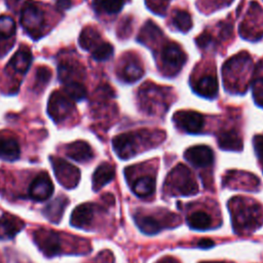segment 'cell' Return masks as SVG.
Segmentation results:
<instances>
[{
	"label": "cell",
	"instance_id": "cell-19",
	"mask_svg": "<svg viewBox=\"0 0 263 263\" xmlns=\"http://www.w3.org/2000/svg\"><path fill=\"white\" fill-rule=\"evenodd\" d=\"M83 74V69L76 63L71 61L61 62L58 69V75L62 82L65 84L72 81H77L75 79H81Z\"/></svg>",
	"mask_w": 263,
	"mask_h": 263
},
{
	"label": "cell",
	"instance_id": "cell-13",
	"mask_svg": "<svg viewBox=\"0 0 263 263\" xmlns=\"http://www.w3.org/2000/svg\"><path fill=\"white\" fill-rule=\"evenodd\" d=\"M184 157L194 166L205 167L213 163L214 152L205 145H197L188 148L184 153Z\"/></svg>",
	"mask_w": 263,
	"mask_h": 263
},
{
	"label": "cell",
	"instance_id": "cell-11",
	"mask_svg": "<svg viewBox=\"0 0 263 263\" xmlns=\"http://www.w3.org/2000/svg\"><path fill=\"white\" fill-rule=\"evenodd\" d=\"M173 119L179 128L188 134L200 133L204 124L203 116L200 113L191 110L178 111L174 114Z\"/></svg>",
	"mask_w": 263,
	"mask_h": 263
},
{
	"label": "cell",
	"instance_id": "cell-24",
	"mask_svg": "<svg viewBox=\"0 0 263 263\" xmlns=\"http://www.w3.org/2000/svg\"><path fill=\"white\" fill-rule=\"evenodd\" d=\"M66 203H67V199L64 196L55 198L43 209V215L49 221L53 223H59L65 211Z\"/></svg>",
	"mask_w": 263,
	"mask_h": 263
},
{
	"label": "cell",
	"instance_id": "cell-36",
	"mask_svg": "<svg viewBox=\"0 0 263 263\" xmlns=\"http://www.w3.org/2000/svg\"><path fill=\"white\" fill-rule=\"evenodd\" d=\"M196 43L200 48H203V49H209L212 46H215L214 45L215 44L214 37L208 32H204L201 35H199L196 38Z\"/></svg>",
	"mask_w": 263,
	"mask_h": 263
},
{
	"label": "cell",
	"instance_id": "cell-1",
	"mask_svg": "<svg viewBox=\"0 0 263 263\" xmlns=\"http://www.w3.org/2000/svg\"><path fill=\"white\" fill-rule=\"evenodd\" d=\"M229 210L233 228L237 232L255 230L262 225V211L256 203L247 202L242 198L235 197L229 201Z\"/></svg>",
	"mask_w": 263,
	"mask_h": 263
},
{
	"label": "cell",
	"instance_id": "cell-40",
	"mask_svg": "<svg viewBox=\"0 0 263 263\" xmlns=\"http://www.w3.org/2000/svg\"><path fill=\"white\" fill-rule=\"evenodd\" d=\"M213 246H214V241L206 238H203L197 242V247L199 248H211Z\"/></svg>",
	"mask_w": 263,
	"mask_h": 263
},
{
	"label": "cell",
	"instance_id": "cell-2",
	"mask_svg": "<svg viewBox=\"0 0 263 263\" xmlns=\"http://www.w3.org/2000/svg\"><path fill=\"white\" fill-rule=\"evenodd\" d=\"M165 185L174 194L193 195L198 192V185L191 172L183 164L175 166L167 175Z\"/></svg>",
	"mask_w": 263,
	"mask_h": 263
},
{
	"label": "cell",
	"instance_id": "cell-16",
	"mask_svg": "<svg viewBox=\"0 0 263 263\" xmlns=\"http://www.w3.org/2000/svg\"><path fill=\"white\" fill-rule=\"evenodd\" d=\"M66 154L78 162H85L93 157L91 147L84 141H75L66 146Z\"/></svg>",
	"mask_w": 263,
	"mask_h": 263
},
{
	"label": "cell",
	"instance_id": "cell-34",
	"mask_svg": "<svg viewBox=\"0 0 263 263\" xmlns=\"http://www.w3.org/2000/svg\"><path fill=\"white\" fill-rule=\"evenodd\" d=\"M113 54V46L108 42H101L98 46H96L92 51L91 55L96 61L103 62L110 59Z\"/></svg>",
	"mask_w": 263,
	"mask_h": 263
},
{
	"label": "cell",
	"instance_id": "cell-33",
	"mask_svg": "<svg viewBox=\"0 0 263 263\" xmlns=\"http://www.w3.org/2000/svg\"><path fill=\"white\" fill-rule=\"evenodd\" d=\"M15 23L12 17L8 15L0 16V38L8 39L14 36L15 34Z\"/></svg>",
	"mask_w": 263,
	"mask_h": 263
},
{
	"label": "cell",
	"instance_id": "cell-26",
	"mask_svg": "<svg viewBox=\"0 0 263 263\" xmlns=\"http://www.w3.org/2000/svg\"><path fill=\"white\" fill-rule=\"evenodd\" d=\"M155 179L151 176H143L135 181L133 191L139 197H147L154 193Z\"/></svg>",
	"mask_w": 263,
	"mask_h": 263
},
{
	"label": "cell",
	"instance_id": "cell-31",
	"mask_svg": "<svg viewBox=\"0 0 263 263\" xmlns=\"http://www.w3.org/2000/svg\"><path fill=\"white\" fill-rule=\"evenodd\" d=\"M173 25L181 32H188L192 27L190 14L182 9H178L173 14Z\"/></svg>",
	"mask_w": 263,
	"mask_h": 263
},
{
	"label": "cell",
	"instance_id": "cell-37",
	"mask_svg": "<svg viewBox=\"0 0 263 263\" xmlns=\"http://www.w3.org/2000/svg\"><path fill=\"white\" fill-rule=\"evenodd\" d=\"M50 76H51L50 69H48L46 67L38 68L37 73H36V78L40 84H46L50 80Z\"/></svg>",
	"mask_w": 263,
	"mask_h": 263
},
{
	"label": "cell",
	"instance_id": "cell-25",
	"mask_svg": "<svg viewBox=\"0 0 263 263\" xmlns=\"http://www.w3.org/2000/svg\"><path fill=\"white\" fill-rule=\"evenodd\" d=\"M78 42L83 49L90 50L98 46L102 42V40L99 32L95 28L86 27L81 31Z\"/></svg>",
	"mask_w": 263,
	"mask_h": 263
},
{
	"label": "cell",
	"instance_id": "cell-4",
	"mask_svg": "<svg viewBox=\"0 0 263 263\" xmlns=\"http://www.w3.org/2000/svg\"><path fill=\"white\" fill-rule=\"evenodd\" d=\"M21 24L32 38L37 39L41 37L45 26L44 12L36 3L29 1L22 7Z\"/></svg>",
	"mask_w": 263,
	"mask_h": 263
},
{
	"label": "cell",
	"instance_id": "cell-39",
	"mask_svg": "<svg viewBox=\"0 0 263 263\" xmlns=\"http://www.w3.org/2000/svg\"><path fill=\"white\" fill-rule=\"evenodd\" d=\"M55 6L60 11H63L72 6V1L71 0H58L55 3Z\"/></svg>",
	"mask_w": 263,
	"mask_h": 263
},
{
	"label": "cell",
	"instance_id": "cell-30",
	"mask_svg": "<svg viewBox=\"0 0 263 263\" xmlns=\"http://www.w3.org/2000/svg\"><path fill=\"white\" fill-rule=\"evenodd\" d=\"M161 31L159 30V28L152 22H147L146 25L142 28L138 40L142 43H148L150 41H155L160 35H161Z\"/></svg>",
	"mask_w": 263,
	"mask_h": 263
},
{
	"label": "cell",
	"instance_id": "cell-28",
	"mask_svg": "<svg viewBox=\"0 0 263 263\" xmlns=\"http://www.w3.org/2000/svg\"><path fill=\"white\" fill-rule=\"evenodd\" d=\"M143 74L144 70L141 67V65L138 62L129 61L123 66L120 76L125 82L132 83L139 80L143 76Z\"/></svg>",
	"mask_w": 263,
	"mask_h": 263
},
{
	"label": "cell",
	"instance_id": "cell-14",
	"mask_svg": "<svg viewBox=\"0 0 263 263\" xmlns=\"http://www.w3.org/2000/svg\"><path fill=\"white\" fill-rule=\"evenodd\" d=\"M96 206L92 203H82L74 209L72 212L70 222L71 225L77 228H87L95 217Z\"/></svg>",
	"mask_w": 263,
	"mask_h": 263
},
{
	"label": "cell",
	"instance_id": "cell-8",
	"mask_svg": "<svg viewBox=\"0 0 263 263\" xmlns=\"http://www.w3.org/2000/svg\"><path fill=\"white\" fill-rule=\"evenodd\" d=\"M141 137L137 133H124L114 137L112 145L117 156L121 159H127L134 156L138 152Z\"/></svg>",
	"mask_w": 263,
	"mask_h": 263
},
{
	"label": "cell",
	"instance_id": "cell-21",
	"mask_svg": "<svg viewBox=\"0 0 263 263\" xmlns=\"http://www.w3.org/2000/svg\"><path fill=\"white\" fill-rule=\"evenodd\" d=\"M20 145L17 141L8 136L0 137V157L4 160L13 161L20 156Z\"/></svg>",
	"mask_w": 263,
	"mask_h": 263
},
{
	"label": "cell",
	"instance_id": "cell-17",
	"mask_svg": "<svg viewBox=\"0 0 263 263\" xmlns=\"http://www.w3.org/2000/svg\"><path fill=\"white\" fill-rule=\"evenodd\" d=\"M193 90L195 93L208 98L213 99L216 97L218 92V81L215 75L205 74L201 76L194 84Z\"/></svg>",
	"mask_w": 263,
	"mask_h": 263
},
{
	"label": "cell",
	"instance_id": "cell-15",
	"mask_svg": "<svg viewBox=\"0 0 263 263\" xmlns=\"http://www.w3.org/2000/svg\"><path fill=\"white\" fill-rule=\"evenodd\" d=\"M24 226V222L18 218L9 214H4L0 218V239L13 238Z\"/></svg>",
	"mask_w": 263,
	"mask_h": 263
},
{
	"label": "cell",
	"instance_id": "cell-6",
	"mask_svg": "<svg viewBox=\"0 0 263 263\" xmlns=\"http://www.w3.org/2000/svg\"><path fill=\"white\" fill-rule=\"evenodd\" d=\"M166 88L158 87L157 85H142L139 91V98L143 109L149 113L157 112L158 107L165 108L167 106L166 102Z\"/></svg>",
	"mask_w": 263,
	"mask_h": 263
},
{
	"label": "cell",
	"instance_id": "cell-20",
	"mask_svg": "<svg viewBox=\"0 0 263 263\" xmlns=\"http://www.w3.org/2000/svg\"><path fill=\"white\" fill-rule=\"evenodd\" d=\"M218 144L221 149L227 151H240L242 149V141L239 135L232 129L220 133L218 136Z\"/></svg>",
	"mask_w": 263,
	"mask_h": 263
},
{
	"label": "cell",
	"instance_id": "cell-22",
	"mask_svg": "<svg viewBox=\"0 0 263 263\" xmlns=\"http://www.w3.org/2000/svg\"><path fill=\"white\" fill-rule=\"evenodd\" d=\"M32 54L29 48L21 47L11 58L9 66L16 72L21 74L27 73L31 66Z\"/></svg>",
	"mask_w": 263,
	"mask_h": 263
},
{
	"label": "cell",
	"instance_id": "cell-27",
	"mask_svg": "<svg viewBox=\"0 0 263 263\" xmlns=\"http://www.w3.org/2000/svg\"><path fill=\"white\" fill-rule=\"evenodd\" d=\"M187 224L190 228L195 230H206L212 226V219L206 213L195 211L188 216Z\"/></svg>",
	"mask_w": 263,
	"mask_h": 263
},
{
	"label": "cell",
	"instance_id": "cell-18",
	"mask_svg": "<svg viewBox=\"0 0 263 263\" xmlns=\"http://www.w3.org/2000/svg\"><path fill=\"white\" fill-rule=\"evenodd\" d=\"M115 175L114 166L108 162L101 163L92 175V189L95 191L100 190L106 184L113 180Z\"/></svg>",
	"mask_w": 263,
	"mask_h": 263
},
{
	"label": "cell",
	"instance_id": "cell-10",
	"mask_svg": "<svg viewBox=\"0 0 263 263\" xmlns=\"http://www.w3.org/2000/svg\"><path fill=\"white\" fill-rule=\"evenodd\" d=\"M161 62L163 68L168 72L170 75L178 73L186 62V54L182 48L175 43L165 45L161 52Z\"/></svg>",
	"mask_w": 263,
	"mask_h": 263
},
{
	"label": "cell",
	"instance_id": "cell-29",
	"mask_svg": "<svg viewBox=\"0 0 263 263\" xmlns=\"http://www.w3.org/2000/svg\"><path fill=\"white\" fill-rule=\"evenodd\" d=\"M124 4V0H93V8L98 12L105 13H117L119 12Z\"/></svg>",
	"mask_w": 263,
	"mask_h": 263
},
{
	"label": "cell",
	"instance_id": "cell-32",
	"mask_svg": "<svg viewBox=\"0 0 263 263\" xmlns=\"http://www.w3.org/2000/svg\"><path fill=\"white\" fill-rule=\"evenodd\" d=\"M66 95L74 101H80L85 98L86 89L84 85L79 81H72L65 84Z\"/></svg>",
	"mask_w": 263,
	"mask_h": 263
},
{
	"label": "cell",
	"instance_id": "cell-3",
	"mask_svg": "<svg viewBox=\"0 0 263 263\" xmlns=\"http://www.w3.org/2000/svg\"><path fill=\"white\" fill-rule=\"evenodd\" d=\"M251 62L249 54L246 52H240L228 60L224 64L222 71L225 86L227 85V87H232L233 91H236L237 75H240L242 80H246L252 65Z\"/></svg>",
	"mask_w": 263,
	"mask_h": 263
},
{
	"label": "cell",
	"instance_id": "cell-7",
	"mask_svg": "<svg viewBox=\"0 0 263 263\" xmlns=\"http://www.w3.org/2000/svg\"><path fill=\"white\" fill-rule=\"evenodd\" d=\"M74 110L72 100L60 91H53L48 100V115L55 122H62L70 116Z\"/></svg>",
	"mask_w": 263,
	"mask_h": 263
},
{
	"label": "cell",
	"instance_id": "cell-35",
	"mask_svg": "<svg viewBox=\"0 0 263 263\" xmlns=\"http://www.w3.org/2000/svg\"><path fill=\"white\" fill-rule=\"evenodd\" d=\"M252 93L256 104L263 108V76L254 78L252 82Z\"/></svg>",
	"mask_w": 263,
	"mask_h": 263
},
{
	"label": "cell",
	"instance_id": "cell-9",
	"mask_svg": "<svg viewBox=\"0 0 263 263\" xmlns=\"http://www.w3.org/2000/svg\"><path fill=\"white\" fill-rule=\"evenodd\" d=\"M33 237L38 249L46 257H52L61 253V239L57 232L52 230L39 229L34 232Z\"/></svg>",
	"mask_w": 263,
	"mask_h": 263
},
{
	"label": "cell",
	"instance_id": "cell-12",
	"mask_svg": "<svg viewBox=\"0 0 263 263\" xmlns=\"http://www.w3.org/2000/svg\"><path fill=\"white\" fill-rule=\"evenodd\" d=\"M53 193V184L46 173H40L29 187V195L36 201L48 199Z\"/></svg>",
	"mask_w": 263,
	"mask_h": 263
},
{
	"label": "cell",
	"instance_id": "cell-5",
	"mask_svg": "<svg viewBox=\"0 0 263 263\" xmlns=\"http://www.w3.org/2000/svg\"><path fill=\"white\" fill-rule=\"evenodd\" d=\"M50 162L55 178L63 187L72 189L77 186L80 180V171L76 166L61 157L51 156Z\"/></svg>",
	"mask_w": 263,
	"mask_h": 263
},
{
	"label": "cell",
	"instance_id": "cell-38",
	"mask_svg": "<svg viewBox=\"0 0 263 263\" xmlns=\"http://www.w3.org/2000/svg\"><path fill=\"white\" fill-rule=\"evenodd\" d=\"M254 148L257 156L260 159H263V135H258L253 140Z\"/></svg>",
	"mask_w": 263,
	"mask_h": 263
},
{
	"label": "cell",
	"instance_id": "cell-23",
	"mask_svg": "<svg viewBox=\"0 0 263 263\" xmlns=\"http://www.w3.org/2000/svg\"><path fill=\"white\" fill-rule=\"evenodd\" d=\"M135 219L138 227L146 234H155L162 228L167 226V224L163 223L161 220H158L153 216L137 215Z\"/></svg>",
	"mask_w": 263,
	"mask_h": 263
}]
</instances>
